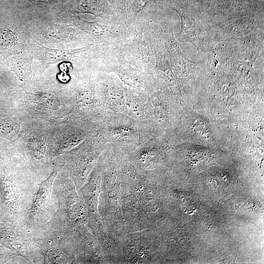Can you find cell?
Returning a JSON list of instances; mask_svg holds the SVG:
<instances>
[{"label": "cell", "instance_id": "1", "mask_svg": "<svg viewBox=\"0 0 264 264\" xmlns=\"http://www.w3.org/2000/svg\"><path fill=\"white\" fill-rule=\"evenodd\" d=\"M67 22L87 34L99 51L117 47L128 37L132 26L125 23L102 24L96 21H88L76 14L67 17Z\"/></svg>", "mask_w": 264, "mask_h": 264}, {"label": "cell", "instance_id": "8", "mask_svg": "<svg viewBox=\"0 0 264 264\" xmlns=\"http://www.w3.org/2000/svg\"><path fill=\"white\" fill-rule=\"evenodd\" d=\"M58 171L54 170L50 176L44 181L41 186L36 200V206L42 208L47 204L52 183L57 174Z\"/></svg>", "mask_w": 264, "mask_h": 264}, {"label": "cell", "instance_id": "14", "mask_svg": "<svg viewBox=\"0 0 264 264\" xmlns=\"http://www.w3.org/2000/svg\"></svg>", "mask_w": 264, "mask_h": 264}, {"label": "cell", "instance_id": "9", "mask_svg": "<svg viewBox=\"0 0 264 264\" xmlns=\"http://www.w3.org/2000/svg\"><path fill=\"white\" fill-rule=\"evenodd\" d=\"M119 21L126 23L131 0H107Z\"/></svg>", "mask_w": 264, "mask_h": 264}, {"label": "cell", "instance_id": "4", "mask_svg": "<svg viewBox=\"0 0 264 264\" xmlns=\"http://www.w3.org/2000/svg\"><path fill=\"white\" fill-rule=\"evenodd\" d=\"M94 46L93 44L88 45L69 49H58L48 48L44 46H39L41 60L44 68L59 62L69 61L85 54Z\"/></svg>", "mask_w": 264, "mask_h": 264}, {"label": "cell", "instance_id": "6", "mask_svg": "<svg viewBox=\"0 0 264 264\" xmlns=\"http://www.w3.org/2000/svg\"><path fill=\"white\" fill-rule=\"evenodd\" d=\"M180 16L181 27L177 36L180 42H188L193 44L197 49L199 44V39L196 32V28L189 17L180 12L176 11Z\"/></svg>", "mask_w": 264, "mask_h": 264}, {"label": "cell", "instance_id": "7", "mask_svg": "<svg viewBox=\"0 0 264 264\" xmlns=\"http://www.w3.org/2000/svg\"><path fill=\"white\" fill-rule=\"evenodd\" d=\"M32 59L24 55L18 54L11 58L9 67L20 81L25 80L30 74Z\"/></svg>", "mask_w": 264, "mask_h": 264}, {"label": "cell", "instance_id": "2", "mask_svg": "<svg viewBox=\"0 0 264 264\" xmlns=\"http://www.w3.org/2000/svg\"><path fill=\"white\" fill-rule=\"evenodd\" d=\"M69 13L90 14L100 17L108 24L121 23L107 0H72Z\"/></svg>", "mask_w": 264, "mask_h": 264}, {"label": "cell", "instance_id": "10", "mask_svg": "<svg viewBox=\"0 0 264 264\" xmlns=\"http://www.w3.org/2000/svg\"><path fill=\"white\" fill-rule=\"evenodd\" d=\"M16 123L10 118L0 119V136L5 138L13 137L16 131Z\"/></svg>", "mask_w": 264, "mask_h": 264}, {"label": "cell", "instance_id": "11", "mask_svg": "<svg viewBox=\"0 0 264 264\" xmlns=\"http://www.w3.org/2000/svg\"><path fill=\"white\" fill-rule=\"evenodd\" d=\"M40 100L45 107L52 110H56L60 107V102L58 98L51 93H43L40 94Z\"/></svg>", "mask_w": 264, "mask_h": 264}, {"label": "cell", "instance_id": "12", "mask_svg": "<svg viewBox=\"0 0 264 264\" xmlns=\"http://www.w3.org/2000/svg\"><path fill=\"white\" fill-rule=\"evenodd\" d=\"M31 152L33 155L37 159L42 158L46 152V144L42 139H35L30 144Z\"/></svg>", "mask_w": 264, "mask_h": 264}, {"label": "cell", "instance_id": "5", "mask_svg": "<svg viewBox=\"0 0 264 264\" xmlns=\"http://www.w3.org/2000/svg\"><path fill=\"white\" fill-rule=\"evenodd\" d=\"M17 33L9 28L0 27V53L4 56L20 54L22 52Z\"/></svg>", "mask_w": 264, "mask_h": 264}, {"label": "cell", "instance_id": "3", "mask_svg": "<svg viewBox=\"0 0 264 264\" xmlns=\"http://www.w3.org/2000/svg\"><path fill=\"white\" fill-rule=\"evenodd\" d=\"M44 43H61L63 42L76 43L85 42V37L88 35L80 29L74 26L51 25L43 31L42 34ZM90 38V37H89Z\"/></svg>", "mask_w": 264, "mask_h": 264}, {"label": "cell", "instance_id": "13", "mask_svg": "<svg viewBox=\"0 0 264 264\" xmlns=\"http://www.w3.org/2000/svg\"><path fill=\"white\" fill-rule=\"evenodd\" d=\"M60 72L58 74V79L62 82H67L70 79L67 72L72 68V64L69 61H63L59 64Z\"/></svg>", "mask_w": 264, "mask_h": 264}]
</instances>
